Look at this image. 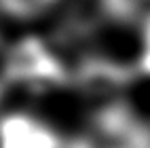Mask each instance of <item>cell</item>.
Masks as SVG:
<instances>
[{
    "label": "cell",
    "mask_w": 150,
    "mask_h": 148,
    "mask_svg": "<svg viewBox=\"0 0 150 148\" xmlns=\"http://www.w3.org/2000/svg\"><path fill=\"white\" fill-rule=\"evenodd\" d=\"M0 148H62V137L45 116L13 108L0 112Z\"/></svg>",
    "instance_id": "1"
},
{
    "label": "cell",
    "mask_w": 150,
    "mask_h": 148,
    "mask_svg": "<svg viewBox=\"0 0 150 148\" xmlns=\"http://www.w3.org/2000/svg\"><path fill=\"white\" fill-rule=\"evenodd\" d=\"M62 0H0V13L17 19V21H32L47 15Z\"/></svg>",
    "instance_id": "2"
},
{
    "label": "cell",
    "mask_w": 150,
    "mask_h": 148,
    "mask_svg": "<svg viewBox=\"0 0 150 148\" xmlns=\"http://www.w3.org/2000/svg\"><path fill=\"white\" fill-rule=\"evenodd\" d=\"M15 89L13 81V42L0 34V104Z\"/></svg>",
    "instance_id": "3"
}]
</instances>
